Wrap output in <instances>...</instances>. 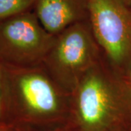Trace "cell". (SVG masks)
I'll use <instances>...</instances> for the list:
<instances>
[{
  "instance_id": "obj_1",
  "label": "cell",
  "mask_w": 131,
  "mask_h": 131,
  "mask_svg": "<svg viewBox=\"0 0 131 131\" xmlns=\"http://www.w3.org/2000/svg\"><path fill=\"white\" fill-rule=\"evenodd\" d=\"M71 131H125L131 108L117 74L103 58L71 94Z\"/></svg>"
},
{
  "instance_id": "obj_2",
  "label": "cell",
  "mask_w": 131,
  "mask_h": 131,
  "mask_svg": "<svg viewBox=\"0 0 131 131\" xmlns=\"http://www.w3.org/2000/svg\"><path fill=\"white\" fill-rule=\"evenodd\" d=\"M4 105L33 122L67 126L71 93L61 87L41 66L31 69L2 67Z\"/></svg>"
},
{
  "instance_id": "obj_3",
  "label": "cell",
  "mask_w": 131,
  "mask_h": 131,
  "mask_svg": "<svg viewBox=\"0 0 131 131\" xmlns=\"http://www.w3.org/2000/svg\"><path fill=\"white\" fill-rule=\"evenodd\" d=\"M103 58L89 20L75 24L56 36L42 66L69 93Z\"/></svg>"
},
{
  "instance_id": "obj_4",
  "label": "cell",
  "mask_w": 131,
  "mask_h": 131,
  "mask_svg": "<svg viewBox=\"0 0 131 131\" xmlns=\"http://www.w3.org/2000/svg\"><path fill=\"white\" fill-rule=\"evenodd\" d=\"M56 36L30 10L0 21V65L22 69L41 66Z\"/></svg>"
},
{
  "instance_id": "obj_5",
  "label": "cell",
  "mask_w": 131,
  "mask_h": 131,
  "mask_svg": "<svg viewBox=\"0 0 131 131\" xmlns=\"http://www.w3.org/2000/svg\"><path fill=\"white\" fill-rule=\"evenodd\" d=\"M89 22L104 58L117 74L131 63V9L123 0H89Z\"/></svg>"
},
{
  "instance_id": "obj_6",
  "label": "cell",
  "mask_w": 131,
  "mask_h": 131,
  "mask_svg": "<svg viewBox=\"0 0 131 131\" xmlns=\"http://www.w3.org/2000/svg\"><path fill=\"white\" fill-rule=\"evenodd\" d=\"M34 8L42 26L54 36L89 20V0H36Z\"/></svg>"
},
{
  "instance_id": "obj_7",
  "label": "cell",
  "mask_w": 131,
  "mask_h": 131,
  "mask_svg": "<svg viewBox=\"0 0 131 131\" xmlns=\"http://www.w3.org/2000/svg\"><path fill=\"white\" fill-rule=\"evenodd\" d=\"M36 0H0V21L30 10Z\"/></svg>"
},
{
  "instance_id": "obj_8",
  "label": "cell",
  "mask_w": 131,
  "mask_h": 131,
  "mask_svg": "<svg viewBox=\"0 0 131 131\" xmlns=\"http://www.w3.org/2000/svg\"><path fill=\"white\" fill-rule=\"evenodd\" d=\"M131 108V63L120 74H117Z\"/></svg>"
},
{
  "instance_id": "obj_9",
  "label": "cell",
  "mask_w": 131,
  "mask_h": 131,
  "mask_svg": "<svg viewBox=\"0 0 131 131\" xmlns=\"http://www.w3.org/2000/svg\"><path fill=\"white\" fill-rule=\"evenodd\" d=\"M3 71L2 67L0 65V120L2 119L5 113L4 105V92H3Z\"/></svg>"
},
{
  "instance_id": "obj_10",
  "label": "cell",
  "mask_w": 131,
  "mask_h": 131,
  "mask_svg": "<svg viewBox=\"0 0 131 131\" xmlns=\"http://www.w3.org/2000/svg\"><path fill=\"white\" fill-rule=\"evenodd\" d=\"M45 131H71L68 127L65 126L63 128H59V129H56V130H48Z\"/></svg>"
},
{
  "instance_id": "obj_11",
  "label": "cell",
  "mask_w": 131,
  "mask_h": 131,
  "mask_svg": "<svg viewBox=\"0 0 131 131\" xmlns=\"http://www.w3.org/2000/svg\"><path fill=\"white\" fill-rule=\"evenodd\" d=\"M127 5H129V6H131V0H123Z\"/></svg>"
},
{
  "instance_id": "obj_12",
  "label": "cell",
  "mask_w": 131,
  "mask_h": 131,
  "mask_svg": "<svg viewBox=\"0 0 131 131\" xmlns=\"http://www.w3.org/2000/svg\"><path fill=\"white\" fill-rule=\"evenodd\" d=\"M0 131H5V130H4L1 126H0Z\"/></svg>"
}]
</instances>
